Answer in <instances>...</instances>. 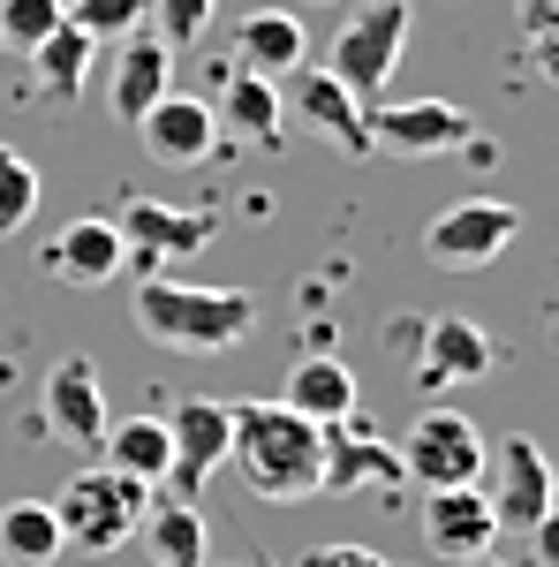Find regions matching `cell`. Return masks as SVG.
Here are the masks:
<instances>
[{
  "label": "cell",
  "mask_w": 559,
  "mask_h": 567,
  "mask_svg": "<svg viewBox=\"0 0 559 567\" xmlns=\"http://www.w3.org/2000/svg\"><path fill=\"white\" fill-rule=\"evenodd\" d=\"M424 537L438 545V560H484L499 545L491 529V507L476 484H454V492H424Z\"/></svg>",
  "instance_id": "obj_17"
},
{
  "label": "cell",
  "mask_w": 559,
  "mask_h": 567,
  "mask_svg": "<svg viewBox=\"0 0 559 567\" xmlns=\"http://www.w3.org/2000/svg\"><path fill=\"white\" fill-rule=\"evenodd\" d=\"M0 560L8 567H53L61 560V523L45 499H8L0 507Z\"/></svg>",
  "instance_id": "obj_25"
},
{
  "label": "cell",
  "mask_w": 559,
  "mask_h": 567,
  "mask_svg": "<svg viewBox=\"0 0 559 567\" xmlns=\"http://www.w3.org/2000/svg\"><path fill=\"white\" fill-rule=\"evenodd\" d=\"M31 76H39V99H53V106H76V91H84L91 76V61H99V45L76 31V23H61V31H45L31 53Z\"/></svg>",
  "instance_id": "obj_24"
},
{
  "label": "cell",
  "mask_w": 559,
  "mask_h": 567,
  "mask_svg": "<svg viewBox=\"0 0 559 567\" xmlns=\"http://www.w3.org/2000/svg\"><path fill=\"white\" fill-rule=\"evenodd\" d=\"M318 8H325V0H318Z\"/></svg>",
  "instance_id": "obj_33"
},
{
  "label": "cell",
  "mask_w": 559,
  "mask_h": 567,
  "mask_svg": "<svg viewBox=\"0 0 559 567\" xmlns=\"http://www.w3.org/2000/svg\"><path fill=\"white\" fill-rule=\"evenodd\" d=\"M521 235V213L499 205V197H462L424 227V258L438 272H484L491 258H507Z\"/></svg>",
  "instance_id": "obj_7"
},
{
  "label": "cell",
  "mask_w": 559,
  "mask_h": 567,
  "mask_svg": "<svg viewBox=\"0 0 559 567\" xmlns=\"http://www.w3.org/2000/svg\"><path fill=\"white\" fill-rule=\"evenodd\" d=\"M296 122H302V130H318L333 152H348V159L371 152V106H355V99H348L325 69H310V61L296 69Z\"/></svg>",
  "instance_id": "obj_15"
},
{
  "label": "cell",
  "mask_w": 559,
  "mask_h": 567,
  "mask_svg": "<svg viewBox=\"0 0 559 567\" xmlns=\"http://www.w3.org/2000/svg\"><path fill=\"white\" fill-rule=\"evenodd\" d=\"M136 136H144V152H152L159 167H205L213 144H219L213 99H182V91H167V99L136 122Z\"/></svg>",
  "instance_id": "obj_14"
},
{
  "label": "cell",
  "mask_w": 559,
  "mask_h": 567,
  "mask_svg": "<svg viewBox=\"0 0 559 567\" xmlns=\"http://www.w3.org/2000/svg\"><path fill=\"white\" fill-rule=\"evenodd\" d=\"M242 69L250 76H265V84H280V76H296L302 61H310V39H302V23L288 16V8H258L250 23H242Z\"/></svg>",
  "instance_id": "obj_21"
},
{
  "label": "cell",
  "mask_w": 559,
  "mask_h": 567,
  "mask_svg": "<svg viewBox=\"0 0 559 567\" xmlns=\"http://www.w3.org/2000/svg\"><path fill=\"white\" fill-rule=\"evenodd\" d=\"M227 470H235L242 492L265 499V507L318 499V477H325V424L296 416L280 393H272V401H235V416H227Z\"/></svg>",
  "instance_id": "obj_1"
},
{
  "label": "cell",
  "mask_w": 559,
  "mask_h": 567,
  "mask_svg": "<svg viewBox=\"0 0 559 567\" xmlns=\"http://www.w3.org/2000/svg\"><path fill=\"white\" fill-rule=\"evenodd\" d=\"M136 537H144L152 567H205V553H213V523L197 515V499H159V507H144Z\"/></svg>",
  "instance_id": "obj_20"
},
{
  "label": "cell",
  "mask_w": 559,
  "mask_h": 567,
  "mask_svg": "<svg viewBox=\"0 0 559 567\" xmlns=\"http://www.w3.org/2000/svg\"><path fill=\"white\" fill-rule=\"evenodd\" d=\"M296 567H386L371 545H318V553H302Z\"/></svg>",
  "instance_id": "obj_31"
},
{
  "label": "cell",
  "mask_w": 559,
  "mask_h": 567,
  "mask_svg": "<svg viewBox=\"0 0 559 567\" xmlns=\"http://www.w3.org/2000/svg\"><path fill=\"white\" fill-rule=\"evenodd\" d=\"M484 371H491L484 326H469V318H424V333H416V386L424 393L476 386Z\"/></svg>",
  "instance_id": "obj_12"
},
{
  "label": "cell",
  "mask_w": 559,
  "mask_h": 567,
  "mask_svg": "<svg viewBox=\"0 0 559 567\" xmlns=\"http://www.w3.org/2000/svg\"><path fill=\"white\" fill-rule=\"evenodd\" d=\"M106 393H99V363L91 355H61L53 371H45L39 386V432L53 446H76V454H99V439H106Z\"/></svg>",
  "instance_id": "obj_8"
},
{
  "label": "cell",
  "mask_w": 559,
  "mask_h": 567,
  "mask_svg": "<svg viewBox=\"0 0 559 567\" xmlns=\"http://www.w3.org/2000/svg\"><path fill=\"white\" fill-rule=\"evenodd\" d=\"M408 0H363L355 16H348L333 45H325V76L355 99V106H379L393 84V69H401V45H408Z\"/></svg>",
  "instance_id": "obj_4"
},
{
  "label": "cell",
  "mask_w": 559,
  "mask_h": 567,
  "mask_svg": "<svg viewBox=\"0 0 559 567\" xmlns=\"http://www.w3.org/2000/svg\"><path fill=\"white\" fill-rule=\"evenodd\" d=\"M99 454H106V470H122L136 484H167V462H174L167 416H122V424H106Z\"/></svg>",
  "instance_id": "obj_23"
},
{
  "label": "cell",
  "mask_w": 559,
  "mask_h": 567,
  "mask_svg": "<svg viewBox=\"0 0 559 567\" xmlns=\"http://www.w3.org/2000/svg\"><path fill=\"white\" fill-rule=\"evenodd\" d=\"M280 114H288L280 84H265V76H250V69H235L227 91L213 99V122H219V130H235L242 144H280Z\"/></svg>",
  "instance_id": "obj_22"
},
{
  "label": "cell",
  "mask_w": 559,
  "mask_h": 567,
  "mask_svg": "<svg viewBox=\"0 0 559 567\" xmlns=\"http://www.w3.org/2000/svg\"><path fill=\"white\" fill-rule=\"evenodd\" d=\"M31 213H39V167L15 144H0V235H23Z\"/></svg>",
  "instance_id": "obj_27"
},
{
  "label": "cell",
  "mask_w": 559,
  "mask_h": 567,
  "mask_svg": "<svg viewBox=\"0 0 559 567\" xmlns=\"http://www.w3.org/2000/svg\"><path fill=\"white\" fill-rule=\"evenodd\" d=\"M484 507H491V529L499 537H529V529L552 515V462H545V446L537 439H499V454H484Z\"/></svg>",
  "instance_id": "obj_6"
},
{
  "label": "cell",
  "mask_w": 559,
  "mask_h": 567,
  "mask_svg": "<svg viewBox=\"0 0 559 567\" xmlns=\"http://www.w3.org/2000/svg\"><path fill=\"white\" fill-rule=\"evenodd\" d=\"M552 16H559V0H515V23H521V39L537 45L545 61L559 53V45H552Z\"/></svg>",
  "instance_id": "obj_30"
},
{
  "label": "cell",
  "mask_w": 559,
  "mask_h": 567,
  "mask_svg": "<svg viewBox=\"0 0 559 567\" xmlns=\"http://www.w3.org/2000/svg\"><path fill=\"white\" fill-rule=\"evenodd\" d=\"M69 16H61V0H0V45H15V53H31L45 31H61Z\"/></svg>",
  "instance_id": "obj_28"
},
{
  "label": "cell",
  "mask_w": 559,
  "mask_h": 567,
  "mask_svg": "<svg viewBox=\"0 0 559 567\" xmlns=\"http://www.w3.org/2000/svg\"><path fill=\"white\" fill-rule=\"evenodd\" d=\"M122 227V258H136V272H159L174 258H197L213 243V213H182V205H159V197H136L114 213Z\"/></svg>",
  "instance_id": "obj_10"
},
{
  "label": "cell",
  "mask_w": 559,
  "mask_h": 567,
  "mask_svg": "<svg viewBox=\"0 0 559 567\" xmlns=\"http://www.w3.org/2000/svg\"><path fill=\"white\" fill-rule=\"evenodd\" d=\"M258 567H280V560H258Z\"/></svg>",
  "instance_id": "obj_32"
},
{
  "label": "cell",
  "mask_w": 559,
  "mask_h": 567,
  "mask_svg": "<svg viewBox=\"0 0 559 567\" xmlns=\"http://www.w3.org/2000/svg\"><path fill=\"white\" fill-rule=\"evenodd\" d=\"M61 16H69L91 45H122V39L144 31V0H61Z\"/></svg>",
  "instance_id": "obj_26"
},
{
  "label": "cell",
  "mask_w": 559,
  "mask_h": 567,
  "mask_svg": "<svg viewBox=\"0 0 559 567\" xmlns=\"http://www.w3.org/2000/svg\"><path fill=\"white\" fill-rule=\"evenodd\" d=\"M280 401L296 416H310V424H348L355 416V371L341 355H302L288 371V386H280Z\"/></svg>",
  "instance_id": "obj_19"
},
{
  "label": "cell",
  "mask_w": 559,
  "mask_h": 567,
  "mask_svg": "<svg viewBox=\"0 0 559 567\" xmlns=\"http://www.w3.org/2000/svg\"><path fill=\"white\" fill-rule=\"evenodd\" d=\"M130 318L167 355H227L258 326V303L242 288H197V280H174V272H144L130 296Z\"/></svg>",
  "instance_id": "obj_2"
},
{
  "label": "cell",
  "mask_w": 559,
  "mask_h": 567,
  "mask_svg": "<svg viewBox=\"0 0 559 567\" xmlns=\"http://www.w3.org/2000/svg\"><path fill=\"white\" fill-rule=\"evenodd\" d=\"M167 84H174V45H159L152 31H136V39H122V61H114V122H144L159 99H167Z\"/></svg>",
  "instance_id": "obj_18"
},
{
  "label": "cell",
  "mask_w": 559,
  "mask_h": 567,
  "mask_svg": "<svg viewBox=\"0 0 559 567\" xmlns=\"http://www.w3.org/2000/svg\"><path fill=\"white\" fill-rule=\"evenodd\" d=\"M144 16H152L159 45H197L205 23H213V0H144Z\"/></svg>",
  "instance_id": "obj_29"
},
{
  "label": "cell",
  "mask_w": 559,
  "mask_h": 567,
  "mask_svg": "<svg viewBox=\"0 0 559 567\" xmlns=\"http://www.w3.org/2000/svg\"><path fill=\"white\" fill-rule=\"evenodd\" d=\"M227 416H235V401H182L167 416V439H174V462H167V492L174 499H197V484L227 470Z\"/></svg>",
  "instance_id": "obj_11"
},
{
  "label": "cell",
  "mask_w": 559,
  "mask_h": 567,
  "mask_svg": "<svg viewBox=\"0 0 559 567\" xmlns=\"http://www.w3.org/2000/svg\"><path fill=\"white\" fill-rule=\"evenodd\" d=\"M122 265H130V258H122V227H114L106 213L69 219V227L53 235V250H45V272L69 280V288H106Z\"/></svg>",
  "instance_id": "obj_16"
},
{
  "label": "cell",
  "mask_w": 559,
  "mask_h": 567,
  "mask_svg": "<svg viewBox=\"0 0 559 567\" xmlns=\"http://www.w3.org/2000/svg\"><path fill=\"white\" fill-rule=\"evenodd\" d=\"M393 454H401V484H416V492H454V484L484 477V454H491V446H484V432H476L462 409H424Z\"/></svg>",
  "instance_id": "obj_5"
},
{
  "label": "cell",
  "mask_w": 559,
  "mask_h": 567,
  "mask_svg": "<svg viewBox=\"0 0 559 567\" xmlns=\"http://www.w3.org/2000/svg\"><path fill=\"white\" fill-rule=\"evenodd\" d=\"M469 114L454 99H379L371 106V152H393V159H438V152H462L469 144Z\"/></svg>",
  "instance_id": "obj_9"
},
{
  "label": "cell",
  "mask_w": 559,
  "mask_h": 567,
  "mask_svg": "<svg viewBox=\"0 0 559 567\" xmlns=\"http://www.w3.org/2000/svg\"><path fill=\"white\" fill-rule=\"evenodd\" d=\"M401 484V454L379 432H363V409L348 424H325V477L318 492H393Z\"/></svg>",
  "instance_id": "obj_13"
},
{
  "label": "cell",
  "mask_w": 559,
  "mask_h": 567,
  "mask_svg": "<svg viewBox=\"0 0 559 567\" xmlns=\"http://www.w3.org/2000/svg\"><path fill=\"white\" fill-rule=\"evenodd\" d=\"M53 523H61V553H84V560H106L122 553L152 507V484L122 477V470H76L61 484V499H45Z\"/></svg>",
  "instance_id": "obj_3"
}]
</instances>
